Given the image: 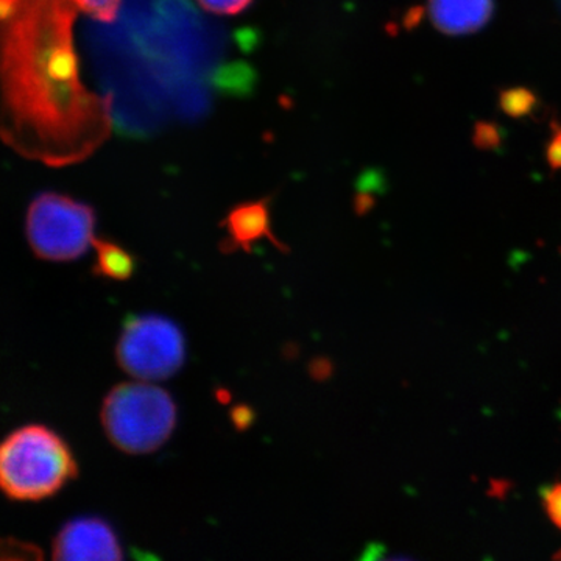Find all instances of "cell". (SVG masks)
Instances as JSON below:
<instances>
[{"mask_svg": "<svg viewBox=\"0 0 561 561\" xmlns=\"http://www.w3.org/2000/svg\"><path fill=\"white\" fill-rule=\"evenodd\" d=\"M72 0H25V61L2 70L3 94L16 121L25 122L27 150L50 164H68L90 157L111 131V101L84 90L72 46Z\"/></svg>", "mask_w": 561, "mask_h": 561, "instance_id": "6da1fadb", "label": "cell"}, {"mask_svg": "<svg viewBox=\"0 0 561 561\" xmlns=\"http://www.w3.org/2000/svg\"><path fill=\"white\" fill-rule=\"evenodd\" d=\"M79 474L68 442L44 424H25L0 440V493L39 502L60 493Z\"/></svg>", "mask_w": 561, "mask_h": 561, "instance_id": "7a4b0ae2", "label": "cell"}, {"mask_svg": "<svg viewBox=\"0 0 561 561\" xmlns=\"http://www.w3.org/2000/svg\"><path fill=\"white\" fill-rule=\"evenodd\" d=\"M176 404L161 387L147 381L119 383L103 400V431L117 449L149 454L171 438L176 426Z\"/></svg>", "mask_w": 561, "mask_h": 561, "instance_id": "3957f363", "label": "cell"}, {"mask_svg": "<svg viewBox=\"0 0 561 561\" xmlns=\"http://www.w3.org/2000/svg\"><path fill=\"white\" fill-rule=\"evenodd\" d=\"M94 209L66 195L44 192L28 206L25 236L41 261L79 260L94 243Z\"/></svg>", "mask_w": 561, "mask_h": 561, "instance_id": "277c9868", "label": "cell"}, {"mask_svg": "<svg viewBox=\"0 0 561 561\" xmlns=\"http://www.w3.org/2000/svg\"><path fill=\"white\" fill-rule=\"evenodd\" d=\"M116 359L122 370L139 381L172 378L186 360L183 331L157 313L130 316L122 327Z\"/></svg>", "mask_w": 561, "mask_h": 561, "instance_id": "5b68a950", "label": "cell"}, {"mask_svg": "<svg viewBox=\"0 0 561 561\" xmlns=\"http://www.w3.org/2000/svg\"><path fill=\"white\" fill-rule=\"evenodd\" d=\"M51 551L54 559L65 561L124 559L116 530L98 516H80L66 523L55 535Z\"/></svg>", "mask_w": 561, "mask_h": 561, "instance_id": "8992f818", "label": "cell"}, {"mask_svg": "<svg viewBox=\"0 0 561 561\" xmlns=\"http://www.w3.org/2000/svg\"><path fill=\"white\" fill-rule=\"evenodd\" d=\"M225 238L221 250L225 253L231 251H247L250 253L254 243L268 239L280 251H286V245L276 239L272 231L271 201L247 202L234 206L225 217Z\"/></svg>", "mask_w": 561, "mask_h": 561, "instance_id": "52a82bcc", "label": "cell"}, {"mask_svg": "<svg viewBox=\"0 0 561 561\" xmlns=\"http://www.w3.org/2000/svg\"><path fill=\"white\" fill-rule=\"evenodd\" d=\"M432 24L446 35H470L493 16V0H427Z\"/></svg>", "mask_w": 561, "mask_h": 561, "instance_id": "ba28073f", "label": "cell"}, {"mask_svg": "<svg viewBox=\"0 0 561 561\" xmlns=\"http://www.w3.org/2000/svg\"><path fill=\"white\" fill-rule=\"evenodd\" d=\"M92 247L95 251L94 267H92L95 276L110 280H127L135 275V256L119 243L95 238Z\"/></svg>", "mask_w": 561, "mask_h": 561, "instance_id": "9c48e42d", "label": "cell"}, {"mask_svg": "<svg viewBox=\"0 0 561 561\" xmlns=\"http://www.w3.org/2000/svg\"><path fill=\"white\" fill-rule=\"evenodd\" d=\"M3 559H43V553L39 548L28 542L16 540V538H3L0 540V560Z\"/></svg>", "mask_w": 561, "mask_h": 561, "instance_id": "30bf717a", "label": "cell"}, {"mask_svg": "<svg viewBox=\"0 0 561 561\" xmlns=\"http://www.w3.org/2000/svg\"><path fill=\"white\" fill-rule=\"evenodd\" d=\"M73 5L90 13L95 20L111 22L116 20L121 0H72Z\"/></svg>", "mask_w": 561, "mask_h": 561, "instance_id": "8fae6325", "label": "cell"}, {"mask_svg": "<svg viewBox=\"0 0 561 561\" xmlns=\"http://www.w3.org/2000/svg\"><path fill=\"white\" fill-rule=\"evenodd\" d=\"M541 502L548 518L561 530V481L542 491Z\"/></svg>", "mask_w": 561, "mask_h": 561, "instance_id": "7c38bea8", "label": "cell"}, {"mask_svg": "<svg viewBox=\"0 0 561 561\" xmlns=\"http://www.w3.org/2000/svg\"><path fill=\"white\" fill-rule=\"evenodd\" d=\"M534 102V98L527 91H508L502 95V106L511 114L527 113Z\"/></svg>", "mask_w": 561, "mask_h": 561, "instance_id": "4fadbf2b", "label": "cell"}, {"mask_svg": "<svg viewBox=\"0 0 561 561\" xmlns=\"http://www.w3.org/2000/svg\"><path fill=\"white\" fill-rule=\"evenodd\" d=\"M203 9L217 14H238L245 10L253 0H198Z\"/></svg>", "mask_w": 561, "mask_h": 561, "instance_id": "5bb4252c", "label": "cell"}, {"mask_svg": "<svg viewBox=\"0 0 561 561\" xmlns=\"http://www.w3.org/2000/svg\"><path fill=\"white\" fill-rule=\"evenodd\" d=\"M549 160L553 165L561 168V131L556 136L551 144V150H549Z\"/></svg>", "mask_w": 561, "mask_h": 561, "instance_id": "9a60e30c", "label": "cell"}]
</instances>
